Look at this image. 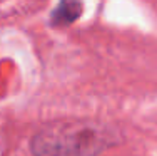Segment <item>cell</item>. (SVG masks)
Returning a JSON list of instances; mask_svg holds the SVG:
<instances>
[{"label": "cell", "mask_w": 157, "mask_h": 156, "mask_svg": "<svg viewBox=\"0 0 157 156\" xmlns=\"http://www.w3.org/2000/svg\"><path fill=\"white\" fill-rule=\"evenodd\" d=\"M110 143L109 131L95 122H57L32 139L35 156H97Z\"/></svg>", "instance_id": "cell-1"}, {"label": "cell", "mask_w": 157, "mask_h": 156, "mask_svg": "<svg viewBox=\"0 0 157 156\" xmlns=\"http://www.w3.org/2000/svg\"><path fill=\"white\" fill-rule=\"evenodd\" d=\"M80 15V3L77 0H62L52 15L54 25H69Z\"/></svg>", "instance_id": "cell-2"}]
</instances>
